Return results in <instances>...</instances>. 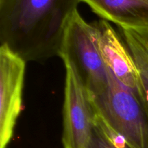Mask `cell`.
<instances>
[{
	"instance_id": "4",
	"label": "cell",
	"mask_w": 148,
	"mask_h": 148,
	"mask_svg": "<svg viewBox=\"0 0 148 148\" xmlns=\"http://www.w3.org/2000/svg\"><path fill=\"white\" fill-rule=\"evenodd\" d=\"M63 105L64 148H86L95 127V111L89 95L77 74L64 62Z\"/></svg>"
},
{
	"instance_id": "3",
	"label": "cell",
	"mask_w": 148,
	"mask_h": 148,
	"mask_svg": "<svg viewBox=\"0 0 148 148\" xmlns=\"http://www.w3.org/2000/svg\"><path fill=\"white\" fill-rule=\"evenodd\" d=\"M108 84L91 100L101 114L127 140L131 148H148V113L138 92L123 85L108 68Z\"/></svg>"
},
{
	"instance_id": "1",
	"label": "cell",
	"mask_w": 148,
	"mask_h": 148,
	"mask_svg": "<svg viewBox=\"0 0 148 148\" xmlns=\"http://www.w3.org/2000/svg\"><path fill=\"white\" fill-rule=\"evenodd\" d=\"M80 0H0V42L25 62L59 56Z\"/></svg>"
},
{
	"instance_id": "6",
	"label": "cell",
	"mask_w": 148,
	"mask_h": 148,
	"mask_svg": "<svg viewBox=\"0 0 148 148\" xmlns=\"http://www.w3.org/2000/svg\"><path fill=\"white\" fill-rule=\"evenodd\" d=\"M94 23L97 29L98 47L106 66L123 85L137 91V67L125 42L108 21L102 19Z\"/></svg>"
},
{
	"instance_id": "5",
	"label": "cell",
	"mask_w": 148,
	"mask_h": 148,
	"mask_svg": "<svg viewBox=\"0 0 148 148\" xmlns=\"http://www.w3.org/2000/svg\"><path fill=\"white\" fill-rule=\"evenodd\" d=\"M25 61L7 45L0 47V148H7L23 111Z\"/></svg>"
},
{
	"instance_id": "8",
	"label": "cell",
	"mask_w": 148,
	"mask_h": 148,
	"mask_svg": "<svg viewBox=\"0 0 148 148\" xmlns=\"http://www.w3.org/2000/svg\"><path fill=\"white\" fill-rule=\"evenodd\" d=\"M138 74L140 98L148 113V27H119Z\"/></svg>"
},
{
	"instance_id": "7",
	"label": "cell",
	"mask_w": 148,
	"mask_h": 148,
	"mask_svg": "<svg viewBox=\"0 0 148 148\" xmlns=\"http://www.w3.org/2000/svg\"><path fill=\"white\" fill-rule=\"evenodd\" d=\"M119 27H148V0H80Z\"/></svg>"
},
{
	"instance_id": "2",
	"label": "cell",
	"mask_w": 148,
	"mask_h": 148,
	"mask_svg": "<svg viewBox=\"0 0 148 148\" xmlns=\"http://www.w3.org/2000/svg\"><path fill=\"white\" fill-rule=\"evenodd\" d=\"M59 56L74 68L90 99L106 90L108 67L98 47L96 27L85 21L77 10L67 22Z\"/></svg>"
},
{
	"instance_id": "9",
	"label": "cell",
	"mask_w": 148,
	"mask_h": 148,
	"mask_svg": "<svg viewBox=\"0 0 148 148\" xmlns=\"http://www.w3.org/2000/svg\"><path fill=\"white\" fill-rule=\"evenodd\" d=\"M86 148H117L113 145L104 136L94 127L92 136Z\"/></svg>"
}]
</instances>
